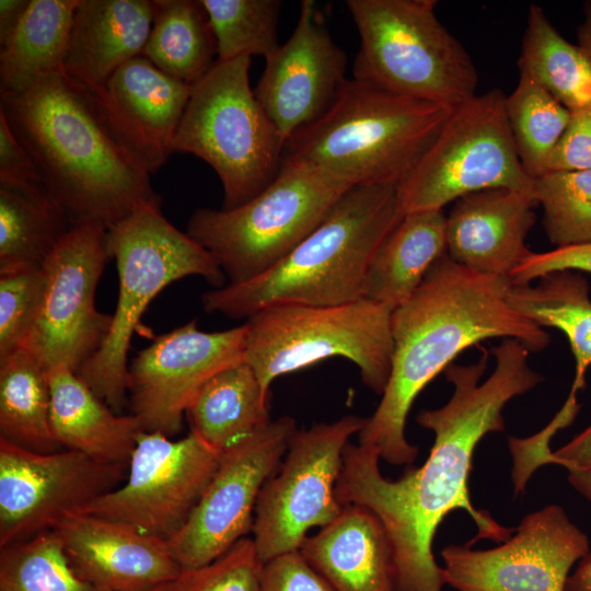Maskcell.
<instances>
[{
  "instance_id": "cell-1",
  "label": "cell",
  "mask_w": 591,
  "mask_h": 591,
  "mask_svg": "<svg viewBox=\"0 0 591 591\" xmlns=\"http://www.w3.org/2000/svg\"><path fill=\"white\" fill-rule=\"evenodd\" d=\"M474 363H451L443 371L453 393L443 406L425 409L417 422L433 432L426 462L397 479L382 475L379 452L348 443L336 484L341 506L359 505L382 523L390 540L397 591H442L441 567L432 554L433 536L444 518L464 510L477 528L468 542L489 538L505 542L514 532L474 507L468 491L474 450L489 432L505 429L502 409L513 397L543 381L529 366L530 350L519 340L503 339L491 349L495 369L484 382L489 352L482 348Z\"/></svg>"
},
{
  "instance_id": "cell-2",
  "label": "cell",
  "mask_w": 591,
  "mask_h": 591,
  "mask_svg": "<svg viewBox=\"0 0 591 591\" xmlns=\"http://www.w3.org/2000/svg\"><path fill=\"white\" fill-rule=\"evenodd\" d=\"M507 277L478 274L445 253L415 293L392 312L394 341L390 379L360 430L359 444L374 448L390 464H410L418 448L405 436L408 413L424 387L465 349L488 338H512L531 352L551 338L509 301Z\"/></svg>"
},
{
  "instance_id": "cell-3",
  "label": "cell",
  "mask_w": 591,
  "mask_h": 591,
  "mask_svg": "<svg viewBox=\"0 0 591 591\" xmlns=\"http://www.w3.org/2000/svg\"><path fill=\"white\" fill-rule=\"evenodd\" d=\"M0 112L74 224L106 230L146 202H161L149 173L114 136L90 92L63 70L20 93H0Z\"/></svg>"
},
{
  "instance_id": "cell-4",
  "label": "cell",
  "mask_w": 591,
  "mask_h": 591,
  "mask_svg": "<svg viewBox=\"0 0 591 591\" xmlns=\"http://www.w3.org/2000/svg\"><path fill=\"white\" fill-rule=\"evenodd\" d=\"M403 218L397 186H355L322 223L262 275L202 294L208 313L248 318L273 305H339L363 299L378 248Z\"/></svg>"
},
{
  "instance_id": "cell-5",
  "label": "cell",
  "mask_w": 591,
  "mask_h": 591,
  "mask_svg": "<svg viewBox=\"0 0 591 591\" xmlns=\"http://www.w3.org/2000/svg\"><path fill=\"white\" fill-rule=\"evenodd\" d=\"M452 109L347 79L329 107L286 142L283 159L315 166L352 187L398 186Z\"/></svg>"
},
{
  "instance_id": "cell-6",
  "label": "cell",
  "mask_w": 591,
  "mask_h": 591,
  "mask_svg": "<svg viewBox=\"0 0 591 591\" xmlns=\"http://www.w3.org/2000/svg\"><path fill=\"white\" fill-rule=\"evenodd\" d=\"M107 247L117 266L118 300L105 341L77 373L118 414L127 398L130 343L150 302L188 276L217 288L227 277L207 250L166 220L161 202L139 206L107 230Z\"/></svg>"
},
{
  "instance_id": "cell-7",
  "label": "cell",
  "mask_w": 591,
  "mask_h": 591,
  "mask_svg": "<svg viewBox=\"0 0 591 591\" xmlns=\"http://www.w3.org/2000/svg\"><path fill=\"white\" fill-rule=\"evenodd\" d=\"M436 0H347L360 37L355 79L455 107L476 95L477 71L436 14Z\"/></svg>"
},
{
  "instance_id": "cell-8",
  "label": "cell",
  "mask_w": 591,
  "mask_h": 591,
  "mask_svg": "<svg viewBox=\"0 0 591 591\" xmlns=\"http://www.w3.org/2000/svg\"><path fill=\"white\" fill-rule=\"evenodd\" d=\"M350 188L315 166L282 159L257 196L230 210H196L187 234L209 252L229 283H241L278 264Z\"/></svg>"
},
{
  "instance_id": "cell-9",
  "label": "cell",
  "mask_w": 591,
  "mask_h": 591,
  "mask_svg": "<svg viewBox=\"0 0 591 591\" xmlns=\"http://www.w3.org/2000/svg\"><path fill=\"white\" fill-rule=\"evenodd\" d=\"M251 57L217 59L192 86L174 152L207 162L220 178L221 209L257 196L277 176L285 143L250 85Z\"/></svg>"
},
{
  "instance_id": "cell-10",
  "label": "cell",
  "mask_w": 591,
  "mask_h": 591,
  "mask_svg": "<svg viewBox=\"0 0 591 591\" xmlns=\"http://www.w3.org/2000/svg\"><path fill=\"white\" fill-rule=\"evenodd\" d=\"M391 317V310L367 299L339 305L268 306L244 323V362L269 393L282 374L343 357L359 368L364 385L382 395L394 350Z\"/></svg>"
},
{
  "instance_id": "cell-11",
  "label": "cell",
  "mask_w": 591,
  "mask_h": 591,
  "mask_svg": "<svg viewBox=\"0 0 591 591\" xmlns=\"http://www.w3.org/2000/svg\"><path fill=\"white\" fill-rule=\"evenodd\" d=\"M506 94L494 89L455 106L410 174L397 186L404 215L442 209L485 189L533 194L534 179L519 159L506 108Z\"/></svg>"
},
{
  "instance_id": "cell-12",
  "label": "cell",
  "mask_w": 591,
  "mask_h": 591,
  "mask_svg": "<svg viewBox=\"0 0 591 591\" xmlns=\"http://www.w3.org/2000/svg\"><path fill=\"white\" fill-rule=\"evenodd\" d=\"M111 257L107 230L97 223L74 225L42 265L36 306L21 347L49 371H73L105 341L112 314L95 306V291Z\"/></svg>"
},
{
  "instance_id": "cell-13",
  "label": "cell",
  "mask_w": 591,
  "mask_h": 591,
  "mask_svg": "<svg viewBox=\"0 0 591 591\" xmlns=\"http://www.w3.org/2000/svg\"><path fill=\"white\" fill-rule=\"evenodd\" d=\"M364 422L366 418L347 415L293 434L255 507L253 541L263 563L299 551L312 528H323L339 515L336 484L344 451Z\"/></svg>"
},
{
  "instance_id": "cell-14",
  "label": "cell",
  "mask_w": 591,
  "mask_h": 591,
  "mask_svg": "<svg viewBox=\"0 0 591 591\" xmlns=\"http://www.w3.org/2000/svg\"><path fill=\"white\" fill-rule=\"evenodd\" d=\"M221 454L193 431L179 440L141 431L125 483L79 512L121 522L167 542L190 517Z\"/></svg>"
},
{
  "instance_id": "cell-15",
  "label": "cell",
  "mask_w": 591,
  "mask_h": 591,
  "mask_svg": "<svg viewBox=\"0 0 591 591\" xmlns=\"http://www.w3.org/2000/svg\"><path fill=\"white\" fill-rule=\"evenodd\" d=\"M297 430L296 420L283 416L221 454L190 517L167 541L182 569L211 563L253 531L259 493L279 468Z\"/></svg>"
},
{
  "instance_id": "cell-16",
  "label": "cell",
  "mask_w": 591,
  "mask_h": 591,
  "mask_svg": "<svg viewBox=\"0 0 591 591\" xmlns=\"http://www.w3.org/2000/svg\"><path fill=\"white\" fill-rule=\"evenodd\" d=\"M127 470L79 451L40 453L0 438V547L53 530L115 489Z\"/></svg>"
},
{
  "instance_id": "cell-17",
  "label": "cell",
  "mask_w": 591,
  "mask_h": 591,
  "mask_svg": "<svg viewBox=\"0 0 591 591\" xmlns=\"http://www.w3.org/2000/svg\"><path fill=\"white\" fill-rule=\"evenodd\" d=\"M590 552L587 534L557 505L525 515L497 547L449 545L444 584L456 591H565L572 567Z\"/></svg>"
},
{
  "instance_id": "cell-18",
  "label": "cell",
  "mask_w": 591,
  "mask_h": 591,
  "mask_svg": "<svg viewBox=\"0 0 591 591\" xmlns=\"http://www.w3.org/2000/svg\"><path fill=\"white\" fill-rule=\"evenodd\" d=\"M245 325L202 332L196 320L140 350L128 367L131 415L149 432L167 437L183 428L186 410L218 372L244 362Z\"/></svg>"
},
{
  "instance_id": "cell-19",
  "label": "cell",
  "mask_w": 591,
  "mask_h": 591,
  "mask_svg": "<svg viewBox=\"0 0 591 591\" xmlns=\"http://www.w3.org/2000/svg\"><path fill=\"white\" fill-rule=\"evenodd\" d=\"M265 60L254 94L286 144L333 103L347 80V57L315 2L304 0L292 34Z\"/></svg>"
},
{
  "instance_id": "cell-20",
  "label": "cell",
  "mask_w": 591,
  "mask_h": 591,
  "mask_svg": "<svg viewBox=\"0 0 591 591\" xmlns=\"http://www.w3.org/2000/svg\"><path fill=\"white\" fill-rule=\"evenodd\" d=\"M89 92L118 141L149 174L157 172L174 152L192 86L140 55Z\"/></svg>"
},
{
  "instance_id": "cell-21",
  "label": "cell",
  "mask_w": 591,
  "mask_h": 591,
  "mask_svg": "<svg viewBox=\"0 0 591 591\" xmlns=\"http://www.w3.org/2000/svg\"><path fill=\"white\" fill-rule=\"evenodd\" d=\"M53 531L76 573L99 591H148L183 570L166 541L104 517L70 513Z\"/></svg>"
},
{
  "instance_id": "cell-22",
  "label": "cell",
  "mask_w": 591,
  "mask_h": 591,
  "mask_svg": "<svg viewBox=\"0 0 591 591\" xmlns=\"http://www.w3.org/2000/svg\"><path fill=\"white\" fill-rule=\"evenodd\" d=\"M536 205L533 194L509 188L457 199L447 216L448 256L478 274L509 278L532 253L525 240L535 223Z\"/></svg>"
},
{
  "instance_id": "cell-23",
  "label": "cell",
  "mask_w": 591,
  "mask_h": 591,
  "mask_svg": "<svg viewBox=\"0 0 591 591\" xmlns=\"http://www.w3.org/2000/svg\"><path fill=\"white\" fill-rule=\"evenodd\" d=\"M153 20L152 1L79 0L62 70L88 91L99 89L142 55Z\"/></svg>"
},
{
  "instance_id": "cell-24",
  "label": "cell",
  "mask_w": 591,
  "mask_h": 591,
  "mask_svg": "<svg viewBox=\"0 0 591 591\" xmlns=\"http://www.w3.org/2000/svg\"><path fill=\"white\" fill-rule=\"evenodd\" d=\"M299 551L335 591H397L390 540L364 507L343 506L339 515L308 535Z\"/></svg>"
},
{
  "instance_id": "cell-25",
  "label": "cell",
  "mask_w": 591,
  "mask_h": 591,
  "mask_svg": "<svg viewBox=\"0 0 591 591\" xmlns=\"http://www.w3.org/2000/svg\"><path fill=\"white\" fill-rule=\"evenodd\" d=\"M50 428L60 447L109 464L130 460L142 429L134 415H118L66 367L48 371Z\"/></svg>"
},
{
  "instance_id": "cell-26",
  "label": "cell",
  "mask_w": 591,
  "mask_h": 591,
  "mask_svg": "<svg viewBox=\"0 0 591 591\" xmlns=\"http://www.w3.org/2000/svg\"><path fill=\"white\" fill-rule=\"evenodd\" d=\"M445 230L447 216L442 209L404 215L370 263L363 299L392 312L404 304L447 253Z\"/></svg>"
},
{
  "instance_id": "cell-27",
  "label": "cell",
  "mask_w": 591,
  "mask_h": 591,
  "mask_svg": "<svg viewBox=\"0 0 591 591\" xmlns=\"http://www.w3.org/2000/svg\"><path fill=\"white\" fill-rule=\"evenodd\" d=\"M269 393L245 362L213 375L186 410L190 431L219 453L253 436L270 421Z\"/></svg>"
},
{
  "instance_id": "cell-28",
  "label": "cell",
  "mask_w": 591,
  "mask_h": 591,
  "mask_svg": "<svg viewBox=\"0 0 591 591\" xmlns=\"http://www.w3.org/2000/svg\"><path fill=\"white\" fill-rule=\"evenodd\" d=\"M79 0H31L15 32L0 50V93H20L39 78L62 70Z\"/></svg>"
},
{
  "instance_id": "cell-29",
  "label": "cell",
  "mask_w": 591,
  "mask_h": 591,
  "mask_svg": "<svg viewBox=\"0 0 591 591\" xmlns=\"http://www.w3.org/2000/svg\"><path fill=\"white\" fill-rule=\"evenodd\" d=\"M535 286H511L510 305L541 327L561 331L575 357L571 392L584 386L591 367V299L584 277L573 270H558L537 279Z\"/></svg>"
},
{
  "instance_id": "cell-30",
  "label": "cell",
  "mask_w": 591,
  "mask_h": 591,
  "mask_svg": "<svg viewBox=\"0 0 591 591\" xmlns=\"http://www.w3.org/2000/svg\"><path fill=\"white\" fill-rule=\"evenodd\" d=\"M152 26L142 50L164 73L193 86L211 69L215 36L200 0H153Z\"/></svg>"
},
{
  "instance_id": "cell-31",
  "label": "cell",
  "mask_w": 591,
  "mask_h": 591,
  "mask_svg": "<svg viewBox=\"0 0 591 591\" xmlns=\"http://www.w3.org/2000/svg\"><path fill=\"white\" fill-rule=\"evenodd\" d=\"M526 74L570 112L591 106V60L563 37L542 7L531 4L519 58Z\"/></svg>"
},
{
  "instance_id": "cell-32",
  "label": "cell",
  "mask_w": 591,
  "mask_h": 591,
  "mask_svg": "<svg viewBox=\"0 0 591 591\" xmlns=\"http://www.w3.org/2000/svg\"><path fill=\"white\" fill-rule=\"evenodd\" d=\"M0 438L40 453L60 449L50 428L48 371L23 347L0 360Z\"/></svg>"
},
{
  "instance_id": "cell-33",
  "label": "cell",
  "mask_w": 591,
  "mask_h": 591,
  "mask_svg": "<svg viewBox=\"0 0 591 591\" xmlns=\"http://www.w3.org/2000/svg\"><path fill=\"white\" fill-rule=\"evenodd\" d=\"M74 225L50 194L0 188V274L42 266Z\"/></svg>"
},
{
  "instance_id": "cell-34",
  "label": "cell",
  "mask_w": 591,
  "mask_h": 591,
  "mask_svg": "<svg viewBox=\"0 0 591 591\" xmlns=\"http://www.w3.org/2000/svg\"><path fill=\"white\" fill-rule=\"evenodd\" d=\"M505 108L521 164L535 179L546 173L571 112L524 73H520L518 85L506 95Z\"/></svg>"
},
{
  "instance_id": "cell-35",
  "label": "cell",
  "mask_w": 591,
  "mask_h": 591,
  "mask_svg": "<svg viewBox=\"0 0 591 591\" xmlns=\"http://www.w3.org/2000/svg\"><path fill=\"white\" fill-rule=\"evenodd\" d=\"M0 591H99L73 570L53 530L0 547Z\"/></svg>"
},
{
  "instance_id": "cell-36",
  "label": "cell",
  "mask_w": 591,
  "mask_h": 591,
  "mask_svg": "<svg viewBox=\"0 0 591 591\" xmlns=\"http://www.w3.org/2000/svg\"><path fill=\"white\" fill-rule=\"evenodd\" d=\"M215 36L219 60L263 56L267 59L281 45L278 0H200Z\"/></svg>"
},
{
  "instance_id": "cell-37",
  "label": "cell",
  "mask_w": 591,
  "mask_h": 591,
  "mask_svg": "<svg viewBox=\"0 0 591 591\" xmlns=\"http://www.w3.org/2000/svg\"><path fill=\"white\" fill-rule=\"evenodd\" d=\"M533 196L544 210V228L557 247L591 243V170L546 172Z\"/></svg>"
},
{
  "instance_id": "cell-38",
  "label": "cell",
  "mask_w": 591,
  "mask_h": 591,
  "mask_svg": "<svg viewBox=\"0 0 591 591\" xmlns=\"http://www.w3.org/2000/svg\"><path fill=\"white\" fill-rule=\"evenodd\" d=\"M263 566L253 538L244 537L211 563L183 569L167 591H262Z\"/></svg>"
},
{
  "instance_id": "cell-39",
  "label": "cell",
  "mask_w": 591,
  "mask_h": 591,
  "mask_svg": "<svg viewBox=\"0 0 591 591\" xmlns=\"http://www.w3.org/2000/svg\"><path fill=\"white\" fill-rule=\"evenodd\" d=\"M42 285V266L0 274V360L21 347Z\"/></svg>"
},
{
  "instance_id": "cell-40",
  "label": "cell",
  "mask_w": 591,
  "mask_h": 591,
  "mask_svg": "<svg viewBox=\"0 0 591 591\" xmlns=\"http://www.w3.org/2000/svg\"><path fill=\"white\" fill-rule=\"evenodd\" d=\"M577 394L570 391L558 413L537 433L528 438H509V448L513 459L512 479L515 494L524 490L529 478L540 467L542 459L551 452L549 443L553 437L575 420L580 409Z\"/></svg>"
},
{
  "instance_id": "cell-41",
  "label": "cell",
  "mask_w": 591,
  "mask_h": 591,
  "mask_svg": "<svg viewBox=\"0 0 591 591\" xmlns=\"http://www.w3.org/2000/svg\"><path fill=\"white\" fill-rule=\"evenodd\" d=\"M0 188L27 195L50 194L36 162L0 112Z\"/></svg>"
},
{
  "instance_id": "cell-42",
  "label": "cell",
  "mask_w": 591,
  "mask_h": 591,
  "mask_svg": "<svg viewBox=\"0 0 591 591\" xmlns=\"http://www.w3.org/2000/svg\"><path fill=\"white\" fill-rule=\"evenodd\" d=\"M262 591H335L300 551L264 563Z\"/></svg>"
},
{
  "instance_id": "cell-43",
  "label": "cell",
  "mask_w": 591,
  "mask_h": 591,
  "mask_svg": "<svg viewBox=\"0 0 591 591\" xmlns=\"http://www.w3.org/2000/svg\"><path fill=\"white\" fill-rule=\"evenodd\" d=\"M591 170V106L571 112L546 172Z\"/></svg>"
},
{
  "instance_id": "cell-44",
  "label": "cell",
  "mask_w": 591,
  "mask_h": 591,
  "mask_svg": "<svg viewBox=\"0 0 591 591\" xmlns=\"http://www.w3.org/2000/svg\"><path fill=\"white\" fill-rule=\"evenodd\" d=\"M558 270L591 274V243L556 247L545 253L532 252L510 275L512 286L530 285L533 280Z\"/></svg>"
},
{
  "instance_id": "cell-45",
  "label": "cell",
  "mask_w": 591,
  "mask_h": 591,
  "mask_svg": "<svg viewBox=\"0 0 591 591\" xmlns=\"http://www.w3.org/2000/svg\"><path fill=\"white\" fill-rule=\"evenodd\" d=\"M545 464L563 466L569 484L591 501V424L560 449L548 452L540 466Z\"/></svg>"
},
{
  "instance_id": "cell-46",
  "label": "cell",
  "mask_w": 591,
  "mask_h": 591,
  "mask_svg": "<svg viewBox=\"0 0 591 591\" xmlns=\"http://www.w3.org/2000/svg\"><path fill=\"white\" fill-rule=\"evenodd\" d=\"M31 0L0 1V44L4 45L21 23Z\"/></svg>"
},
{
  "instance_id": "cell-47",
  "label": "cell",
  "mask_w": 591,
  "mask_h": 591,
  "mask_svg": "<svg viewBox=\"0 0 591 591\" xmlns=\"http://www.w3.org/2000/svg\"><path fill=\"white\" fill-rule=\"evenodd\" d=\"M565 591H591V552L578 561L568 578Z\"/></svg>"
},
{
  "instance_id": "cell-48",
  "label": "cell",
  "mask_w": 591,
  "mask_h": 591,
  "mask_svg": "<svg viewBox=\"0 0 591 591\" xmlns=\"http://www.w3.org/2000/svg\"><path fill=\"white\" fill-rule=\"evenodd\" d=\"M578 45L591 60V0L583 5V20L577 32Z\"/></svg>"
},
{
  "instance_id": "cell-49",
  "label": "cell",
  "mask_w": 591,
  "mask_h": 591,
  "mask_svg": "<svg viewBox=\"0 0 591 591\" xmlns=\"http://www.w3.org/2000/svg\"><path fill=\"white\" fill-rule=\"evenodd\" d=\"M171 582H169L166 584H162L160 587H157V588L148 590V591H167Z\"/></svg>"
}]
</instances>
